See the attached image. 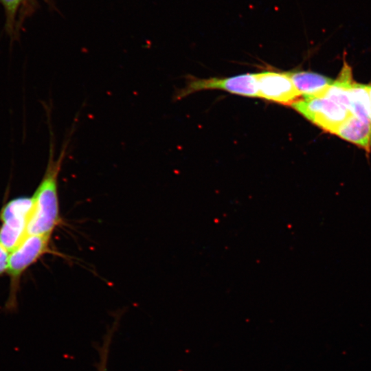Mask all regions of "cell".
<instances>
[{"instance_id":"1","label":"cell","mask_w":371,"mask_h":371,"mask_svg":"<svg viewBox=\"0 0 371 371\" xmlns=\"http://www.w3.org/2000/svg\"><path fill=\"white\" fill-rule=\"evenodd\" d=\"M73 124L62 145L57 158L55 157L54 134L50 129V145L48 161L41 183L32 196L27 234L52 236L60 222L58 193V178L71 142L75 124Z\"/></svg>"},{"instance_id":"2","label":"cell","mask_w":371,"mask_h":371,"mask_svg":"<svg viewBox=\"0 0 371 371\" xmlns=\"http://www.w3.org/2000/svg\"><path fill=\"white\" fill-rule=\"evenodd\" d=\"M51 236L27 234L9 252L6 273L9 277V293L4 311L14 313L18 308L17 295L23 273L49 250Z\"/></svg>"},{"instance_id":"3","label":"cell","mask_w":371,"mask_h":371,"mask_svg":"<svg viewBox=\"0 0 371 371\" xmlns=\"http://www.w3.org/2000/svg\"><path fill=\"white\" fill-rule=\"evenodd\" d=\"M32 203V197H18L7 202L0 211V244L8 252L27 234Z\"/></svg>"},{"instance_id":"4","label":"cell","mask_w":371,"mask_h":371,"mask_svg":"<svg viewBox=\"0 0 371 371\" xmlns=\"http://www.w3.org/2000/svg\"><path fill=\"white\" fill-rule=\"evenodd\" d=\"M291 106L312 123L333 134L352 114L346 108L325 97L303 98Z\"/></svg>"},{"instance_id":"5","label":"cell","mask_w":371,"mask_h":371,"mask_svg":"<svg viewBox=\"0 0 371 371\" xmlns=\"http://www.w3.org/2000/svg\"><path fill=\"white\" fill-rule=\"evenodd\" d=\"M207 89H221L243 96L259 97L256 74H247L223 78H190L186 86L176 92L175 98L180 100L196 91Z\"/></svg>"},{"instance_id":"6","label":"cell","mask_w":371,"mask_h":371,"mask_svg":"<svg viewBox=\"0 0 371 371\" xmlns=\"http://www.w3.org/2000/svg\"><path fill=\"white\" fill-rule=\"evenodd\" d=\"M256 76L260 98L292 105L301 96L286 72L267 71Z\"/></svg>"},{"instance_id":"7","label":"cell","mask_w":371,"mask_h":371,"mask_svg":"<svg viewBox=\"0 0 371 371\" xmlns=\"http://www.w3.org/2000/svg\"><path fill=\"white\" fill-rule=\"evenodd\" d=\"M334 134L366 149L368 152L371 150L370 122H364L350 114Z\"/></svg>"},{"instance_id":"8","label":"cell","mask_w":371,"mask_h":371,"mask_svg":"<svg viewBox=\"0 0 371 371\" xmlns=\"http://www.w3.org/2000/svg\"><path fill=\"white\" fill-rule=\"evenodd\" d=\"M303 98L322 97L333 82L331 79L310 71L286 72Z\"/></svg>"},{"instance_id":"9","label":"cell","mask_w":371,"mask_h":371,"mask_svg":"<svg viewBox=\"0 0 371 371\" xmlns=\"http://www.w3.org/2000/svg\"><path fill=\"white\" fill-rule=\"evenodd\" d=\"M353 82L351 69L345 63L337 79L328 87L322 97L334 101L350 112L348 89Z\"/></svg>"},{"instance_id":"10","label":"cell","mask_w":371,"mask_h":371,"mask_svg":"<svg viewBox=\"0 0 371 371\" xmlns=\"http://www.w3.org/2000/svg\"><path fill=\"white\" fill-rule=\"evenodd\" d=\"M350 113L364 122L370 120V96L368 85L353 82L348 89Z\"/></svg>"},{"instance_id":"11","label":"cell","mask_w":371,"mask_h":371,"mask_svg":"<svg viewBox=\"0 0 371 371\" xmlns=\"http://www.w3.org/2000/svg\"><path fill=\"white\" fill-rule=\"evenodd\" d=\"M32 0H0L5 16V28L10 36H15L19 28V19L22 11L25 12ZM20 21V19H19Z\"/></svg>"},{"instance_id":"12","label":"cell","mask_w":371,"mask_h":371,"mask_svg":"<svg viewBox=\"0 0 371 371\" xmlns=\"http://www.w3.org/2000/svg\"><path fill=\"white\" fill-rule=\"evenodd\" d=\"M116 324L117 322H115L113 326L108 329V332L104 337L103 344L98 348L100 353V361L97 364V368L98 371L107 370V361L109 352V346L111 342L113 335L117 328Z\"/></svg>"},{"instance_id":"13","label":"cell","mask_w":371,"mask_h":371,"mask_svg":"<svg viewBox=\"0 0 371 371\" xmlns=\"http://www.w3.org/2000/svg\"><path fill=\"white\" fill-rule=\"evenodd\" d=\"M9 252L0 244V276L6 272Z\"/></svg>"},{"instance_id":"14","label":"cell","mask_w":371,"mask_h":371,"mask_svg":"<svg viewBox=\"0 0 371 371\" xmlns=\"http://www.w3.org/2000/svg\"><path fill=\"white\" fill-rule=\"evenodd\" d=\"M368 93L370 96V120L371 122V85L368 86Z\"/></svg>"}]
</instances>
